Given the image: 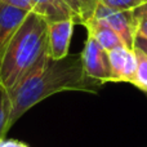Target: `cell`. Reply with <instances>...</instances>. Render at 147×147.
Wrapping results in <instances>:
<instances>
[{
	"label": "cell",
	"instance_id": "6da1fadb",
	"mask_svg": "<svg viewBox=\"0 0 147 147\" xmlns=\"http://www.w3.org/2000/svg\"><path fill=\"white\" fill-rule=\"evenodd\" d=\"M105 84L86 76L83 69L81 54H69L61 59L51 57L35 75L21 85L9 90L12 98L10 128L22 115L43 99L61 92H85L96 94Z\"/></svg>",
	"mask_w": 147,
	"mask_h": 147
},
{
	"label": "cell",
	"instance_id": "7a4b0ae2",
	"mask_svg": "<svg viewBox=\"0 0 147 147\" xmlns=\"http://www.w3.org/2000/svg\"><path fill=\"white\" fill-rule=\"evenodd\" d=\"M48 25L43 16L30 12L14 34L0 62V83L8 90L35 75L48 61Z\"/></svg>",
	"mask_w": 147,
	"mask_h": 147
},
{
	"label": "cell",
	"instance_id": "3957f363",
	"mask_svg": "<svg viewBox=\"0 0 147 147\" xmlns=\"http://www.w3.org/2000/svg\"><path fill=\"white\" fill-rule=\"evenodd\" d=\"M92 17H96L106 22L121 39L125 48L129 51L134 49L136 23L133 17V10H117L106 7L98 1Z\"/></svg>",
	"mask_w": 147,
	"mask_h": 147
},
{
	"label": "cell",
	"instance_id": "277c9868",
	"mask_svg": "<svg viewBox=\"0 0 147 147\" xmlns=\"http://www.w3.org/2000/svg\"><path fill=\"white\" fill-rule=\"evenodd\" d=\"M83 69L86 76L101 81L102 84L111 83V66L109 52L99 45V43L88 35L84 49L81 52Z\"/></svg>",
	"mask_w": 147,
	"mask_h": 147
},
{
	"label": "cell",
	"instance_id": "5b68a950",
	"mask_svg": "<svg viewBox=\"0 0 147 147\" xmlns=\"http://www.w3.org/2000/svg\"><path fill=\"white\" fill-rule=\"evenodd\" d=\"M75 25L74 18L51 22L48 25V54L52 59H61L69 56Z\"/></svg>",
	"mask_w": 147,
	"mask_h": 147
},
{
	"label": "cell",
	"instance_id": "8992f818",
	"mask_svg": "<svg viewBox=\"0 0 147 147\" xmlns=\"http://www.w3.org/2000/svg\"><path fill=\"white\" fill-rule=\"evenodd\" d=\"M30 12L0 3V62L9 43Z\"/></svg>",
	"mask_w": 147,
	"mask_h": 147
},
{
	"label": "cell",
	"instance_id": "52a82bcc",
	"mask_svg": "<svg viewBox=\"0 0 147 147\" xmlns=\"http://www.w3.org/2000/svg\"><path fill=\"white\" fill-rule=\"evenodd\" d=\"M83 27H85L86 31H88V35L96 39L99 43V45L106 49L107 52H110L111 49L116 48V47L124 45L121 39L119 38V35L102 20L90 17L88 21L84 22Z\"/></svg>",
	"mask_w": 147,
	"mask_h": 147
},
{
	"label": "cell",
	"instance_id": "ba28073f",
	"mask_svg": "<svg viewBox=\"0 0 147 147\" xmlns=\"http://www.w3.org/2000/svg\"><path fill=\"white\" fill-rule=\"evenodd\" d=\"M31 3L34 5V12L43 16L49 23L67 18L75 20L71 9L62 0H31Z\"/></svg>",
	"mask_w": 147,
	"mask_h": 147
},
{
	"label": "cell",
	"instance_id": "9c48e42d",
	"mask_svg": "<svg viewBox=\"0 0 147 147\" xmlns=\"http://www.w3.org/2000/svg\"><path fill=\"white\" fill-rule=\"evenodd\" d=\"M129 52V49L125 48L124 45L116 47L109 52L110 66H111V83H123V74H124Z\"/></svg>",
	"mask_w": 147,
	"mask_h": 147
},
{
	"label": "cell",
	"instance_id": "30bf717a",
	"mask_svg": "<svg viewBox=\"0 0 147 147\" xmlns=\"http://www.w3.org/2000/svg\"><path fill=\"white\" fill-rule=\"evenodd\" d=\"M10 115H12V98L9 90L0 83V141L4 140L10 129Z\"/></svg>",
	"mask_w": 147,
	"mask_h": 147
},
{
	"label": "cell",
	"instance_id": "8fae6325",
	"mask_svg": "<svg viewBox=\"0 0 147 147\" xmlns=\"http://www.w3.org/2000/svg\"><path fill=\"white\" fill-rule=\"evenodd\" d=\"M133 51L137 57V71H136L132 85L137 86L138 89L147 93V56L137 48H134Z\"/></svg>",
	"mask_w": 147,
	"mask_h": 147
},
{
	"label": "cell",
	"instance_id": "7c38bea8",
	"mask_svg": "<svg viewBox=\"0 0 147 147\" xmlns=\"http://www.w3.org/2000/svg\"><path fill=\"white\" fill-rule=\"evenodd\" d=\"M133 17L136 23V35L147 39V4L133 9Z\"/></svg>",
	"mask_w": 147,
	"mask_h": 147
},
{
	"label": "cell",
	"instance_id": "4fadbf2b",
	"mask_svg": "<svg viewBox=\"0 0 147 147\" xmlns=\"http://www.w3.org/2000/svg\"><path fill=\"white\" fill-rule=\"evenodd\" d=\"M98 1L106 7L117 10H133L141 5L147 4V0H98Z\"/></svg>",
	"mask_w": 147,
	"mask_h": 147
},
{
	"label": "cell",
	"instance_id": "5bb4252c",
	"mask_svg": "<svg viewBox=\"0 0 147 147\" xmlns=\"http://www.w3.org/2000/svg\"><path fill=\"white\" fill-rule=\"evenodd\" d=\"M136 71H137V57L134 54V51H130L128 54L127 63H125L124 74H123V83L133 84Z\"/></svg>",
	"mask_w": 147,
	"mask_h": 147
},
{
	"label": "cell",
	"instance_id": "9a60e30c",
	"mask_svg": "<svg viewBox=\"0 0 147 147\" xmlns=\"http://www.w3.org/2000/svg\"><path fill=\"white\" fill-rule=\"evenodd\" d=\"M67 7L71 9V12L75 16L76 25H83L84 22V7L80 0H62Z\"/></svg>",
	"mask_w": 147,
	"mask_h": 147
},
{
	"label": "cell",
	"instance_id": "2e32d148",
	"mask_svg": "<svg viewBox=\"0 0 147 147\" xmlns=\"http://www.w3.org/2000/svg\"><path fill=\"white\" fill-rule=\"evenodd\" d=\"M0 3L20 8V9L26 10V12H34V5L31 0H0Z\"/></svg>",
	"mask_w": 147,
	"mask_h": 147
},
{
	"label": "cell",
	"instance_id": "e0dca14e",
	"mask_svg": "<svg viewBox=\"0 0 147 147\" xmlns=\"http://www.w3.org/2000/svg\"><path fill=\"white\" fill-rule=\"evenodd\" d=\"M80 1L84 7V22H85V21H88L93 16L94 9H96L97 4H98V0H80ZM84 22H83V25H84Z\"/></svg>",
	"mask_w": 147,
	"mask_h": 147
},
{
	"label": "cell",
	"instance_id": "ac0fdd59",
	"mask_svg": "<svg viewBox=\"0 0 147 147\" xmlns=\"http://www.w3.org/2000/svg\"><path fill=\"white\" fill-rule=\"evenodd\" d=\"M134 48L142 51L143 53L147 56V39L143 38V36H141V35H136V38H134Z\"/></svg>",
	"mask_w": 147,
	"mask_h": 147
},
{
	"label": "cell",
	"instance_id": "d6986e66",
	"mask_svg": "<svg viewBox=\"0 0 147 147\" xmlns=\"http://www.w3.org/2000/svg\"><path fill=\"white\" fill-rule=\"evenodd\" d=\"M0 147H28V146L26 143L16 140H1L0 141Z\"/></svg>",
	"mask_w": 147,
	"mask_h": 147
},
{
	"label": "cell",
	"instance_id": "ffe728a7",
	"mask_svg": "<svg viewBox=\"0 0 147 147\" xmlns=\"http://www.w3.org/2000/svg\"><path fill=\"white\" fill-rule=\"evenodd\" d=\"M146 96H147V93H146Z\"/></svg>",
	"mask_w": 147,
	"mask_h": 147
}]
</instances>
